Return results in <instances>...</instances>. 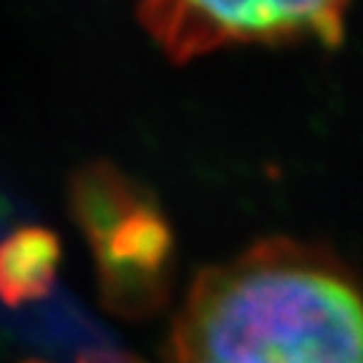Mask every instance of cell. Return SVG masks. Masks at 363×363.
<instances>
[{
	"label": "cell",
	"instance_id": "277c9868",
	"mask_svg": "<svg viewBox=\"0 0 363 363\" xmlns=\"http://www.w3.org/2000/svg\"><path fill=\"white\" fill-rule=\"evenodd\" d=\"M56 238L28 227L0 242V298L11 306L38 301L48 293L58 270Z\"/></svg>",
	"mask_w": 363,
	"mask_h": 363
},
{
	"label": "cell",
	"instance_id": "3957f363",
	"mask_svg": "<svg viewBox=\"0 0 363 363\" xmlns=\"http://www.w3.org/2000/svg\"><path fill=\"white\" fill-rule=\"evenodd\" d=\"M76 210L89 233L106 288L142 308L164 285L169 230L157 202L106 164L91 167L76 184Z\"/></svg>",
	"mask_w": 363,
	"mask_h": 363
},
{
	"label": "cell",
	"instance_id": "6da1fadb",
	"mask_svg": "<svg viewBox=\"0 0 363 363\" xmlns=\"http://www.w3.org/2000/svg\"><path fill=\"white\" fill-rule=\"evenodd\" d=\"M169 363H363V285L320 247L257 242L197 275Z\"/></svg>",
	"mask_w": 363,
	"mask_h": 363
},
{
	"label": "cell",
	"instance_id": "7a4b0ae2",
	"mask_svg": "<svg viewBox=\"0 0 363 363\" xmlns=\"http://www.w3.org/2000/svg\"><path fill=\"white\" fill-rule=\"evenodd\" d=\"M351 0H139V18L177 63L235 45L318 43L346 35Z\"/></svg>",
	"mask_w": 363,
	"mask_h": 363
}]
</instances>
